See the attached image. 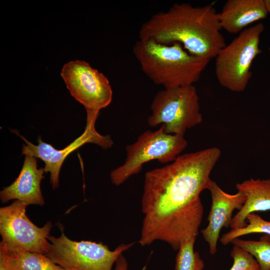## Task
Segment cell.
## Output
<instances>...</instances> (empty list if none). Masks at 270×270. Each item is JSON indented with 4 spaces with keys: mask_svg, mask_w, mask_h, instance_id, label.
Returning a JSON list of instances; mask_svg holds the SVG:
<instances>
[{
    "mask_svg": "<svg viewBox=\"0 0 270 270\" xmlns=\"http://www.w3.org/2000/svg\"><path fill=\"white\" fill-rule=\"evenodd\" d=\"M220 154L218 148H209L179 155L170 164L146 173L142 246L161 240L178 250L183 242L196 238L204 214L200 195L208 188Z\"/></svg>",
    "mask_w": 270,
    "mask_h": 270,
    "instance_id": "cell-1",
    "label": "cell"
},
{
    "mask_svg": "<svg viewBox=\"0 0 270 270\" xmlns=\"http://www.w3.org/2000/svg\"><path fill=\"white\" fill-rule=\"evenodd\" d=\"M218 13L212 4L194 6L175 4L154 14L142 24L139 39H152L166 45L180 44L190 54L211 60L226 46Z\"/></svg>",
    "mask_w": 270,
    "mask_h": 270,
    "instance_id": "cell-2",
    "label": "cell"
},
{
    "mask_svg": "<svg viewBox=\"0 0 270 270\" xmlns=\"http://www.w3.org/2000/svg\"><path fill=\"white\" fill-rule=\"evenodd\" d=\"M268 14L264 0H228L218 13L222 28L236 34Z\"/></svg>",
    "mask_w": 270,
    "mask_h": 270,
    "instance_id": "cell-13",
    "label": "cell"
},
{
    "mask_svg": "<svg viewBox=\"0 0 270 270\" xmlns=\"http://www.w3.org/2000/svg\"><path fill=\"white\" fill-rule=\"evenodd\" d=\"M242 248L252 256L258 262L260 270H270V242L244 240L236 238L230 242Z\"/></svg>",
    "mask_w": 270,
    "mask_h": 270,
    "instance_id": "cell-18",
    "label": "cell"
},
{
    "mask_svg": "<svg viewBox=\"0 0 270 270\" xmlns=\"http://www.w3.org/2000/svg\"><path fill=\"white\" fill-rule=\"evenodd\" d=\"M264 30L262 23L249 26L218 52L215 74L222 86L234 92L246 88L252 76V62L262 52L259 44Z\"/></svg>",
    "mask_w": 270,
    "mask_h": 270,
    "instance_id": "cell-4",
    "label": "cell"
},
{
    "mask_svg": "<svg viewBox=\"0 0 270 270\" xmlns=\"http://www.w3.org/2000/svg\"><path fill=\"white\" fill-rule=\"evenodd\" d=\"M128 264L124 256L121 254L116 262L114 270H128Z\"/></svg>",
    "mask_w": 270,
    "mask_h": 270,
    "instance_id": "cell-21",
    "label": "cell"
},
{
    "mask_svg": "<svg viewBox=\"0 0 270 270\" xmlns=\"http://www.w3.org/2000/svg\"><path fill=\"white\" fill-rule=\"evenodd\" d=\"M24 160L20 173L10 186L4 188L0 192L2 203L14 200L26 203L28 206H42L44 199L40 189L44 178V168H38L36 158L24 155Z\"/></svg>",
    "mask_w": 270,
    "mask_h": 270,
    "instance_id": "cell-12",
    "label": "cell"
},
{
    "mask_svg": "<svg viewBox=\"0 0 270 270\" xmlns=\"http://www.w3.org/2000/svg\"><path fill=\"white\" fill-rule=\"evenodd\" d=\"M60 230L59 236L48 237V250L46 255L66 270H112L119 256L134 244H121L112 250L102 243L72 240L62 228Z\"/></svg>",
    "mask_w": 270,
    "mask_h": 270,
    "instance_id": "cell-7",
    "label": "cell"
},
{
    "mask_svg": "<svg viewBox=\"0 0 270 270\" xmlns=\"http://www.w3.org/2000/svg\"><path fill=\"white\" fill-rule=\"evenodd\" d=\"M0 270H18L15 260L6 243L0 242Z\"/></svg>",
    "mask_w": 270,
    "mask_h": 270,
    "instance_id": "cell-20",
    "label": "cell"
},
{
    "mask_svg": "<svg viewBox=\"0 0 270 270\" xmlns=\"http://www.w3.org/2000/svg\"><path fill=\"white\" fill-rule=\"evenodd\" d=\"M246 220L248 224L246 226L231 229L222 234L220 238L221 244L224 246L228 245L235 238L250 234L263 233L270 236V220H266L255 213L248 214Z\"/></svg>",
    "mask_w": 270,
    "mask_h": 270,
    "instance_id": "cell-16",
    "label": "cell"
},
{
    "mask_svg": "<svg viewBox=\"0 0 270 270\" xmlns=\"http://www.w3.org/2000/svg\"><path fill=\"white\" fill-rule=\"evenodd\" d=\"M28 205L15 200L0 208V234L2 241L12 252H31L46 254L48 250V237L52 228L50 222L38 227L26 214Z\"/></svg>",
    "mask_w": 270,
    "mask_h": 270,
    "instance_id": "cell-8",
    "label": "cell"
},
{
    "mask_svg": "<svg viewBox=\"0 0 270 270\" xmlns=\"http://www.w3.org/2000/svg\"><path fill=\"white\" fill-rule=\"evenodd\" d=\"M184 136L168 134L162 125L155 131L147 130L136 141L126 146L124 163L110 173L112 184L120 186L134 174L139 173L145 163L157 160L165 164L173 162L186 148Z\"/></svg>",
    "mask_w": 270,
    "mask_h": 270,
    "instance_id": "cell-6",
    "label": "cell"
},
{
    "mask_svg": "<svg viewBox=\"0 0 270 270\" xmlns=\"http://www.w3.org/2000/svg\"><path fill=\"white\" fill-rule=\"evenodd\" d=\"M132 52L144 74L164 88L193 85L210 60L191 54L180 43L166 45L152 39H139Z\"/></svg>",
    "mask_w": 270,
    "mask_h": 270,
    "instance_id": "cell-3",
    "label": "cell"
},
{
    "mask_svg": "<svg viewBox=\"0 0 270 270\" xmlns=\"http://www.w3.org/2000/svg\"><path fill=\"white\" fill-rule=\"evenodd\" d=\"M196 238L182 242L176 257L174 270H203L204 263L200 254L194 250Z\"/></svg>",
    "mask_w": 270,
    "mask_h": 270,
    "instance_id": "cell-17",
    "label": "cell"
},
{
    "mask_svg": "<svg viewBox=\"0 0 270 270\" xmlns=\"http://www.w3.org/2000/svg\"><path fill=\"white\" fill-rule=\"evenodd\" d=\"M207 190L210 193L212 204L208 218V224L201 233L209 246L210 254H214L222 228L230 226L234 211L242 208L246 198L238 191L233 194L226 192L212 180Z\"/></svg>",
    "mask_w": 270,
    "mask_h": 270,
    "instance_id": "cell-11",
    "label": "cell"
},
{
    "mask_svg": "<svg viewBox=\"0 0 270 270\" xmlns=\"http://www.w3.org/2000/svg\"><path fill=\"white\" fill-rule=\"evenodd\" d=\"M236 188L246 196V200L242 208L232 217L230 224L232 229L246 226V218L250 214L270 210V179L252 178L236 184Z\"/></svg>",
    "mask_w": 270,
    "mask_h": 270,
    "instance_id": "cell-14",
    "label": "cell"
},
{
    "mask_svg": "<svg viewBox=\"0 0 270 270\" xmlns=\"http://www.w3.org/2000/svg\"><path fill=\"white\" fill-rule=\"evenodd\" d=\"M10 252L18 270H66L44 254L24 252Z\"/></svg>",
    "mask_w": 270,
    "mask_h": 270,
    "instance_id": "cell-15",
    "label": "cell"
},
{
    "mask_svg": "<svg viewBox=\"0 0 270 270\" xmlns=\"http://www.w3.org/2000/svg\"><path fill=\"white\" fill-rule=\"evenodd\" d=\"M150 108L148 125L156 127L162 124L168 134L184 136L186 130L202 120L199 97L194 85L159 90L152 100Z\"/></svg>",
    "mask_w": 270,
    "mask_h": 270,
    "instance_id": "cell-5",
    "label": "cell"
},
{
    "mask_svg": "<svg viewBox=\"0 0 270 270\" xmlns=\"http://www.w3.org/2000/svg\"><path fill=\"white\" fill-rule=\"evenodd\" d=\"M230 256L234 262L230 270H260L254 257L237 246L234 245Z\"/></svg>",
    "mask_w": 270,
    "mask_h": 270,
    "instance_id": "cell-19",
    "label": "cell"
},
{
    "mask_svg": "<svg viewBox=\"0 0 270 270\" xmlns=\"http://www.w3.org/2000/svg\"><path fill=\"white\" fill-rule=\"evenodd\" d=\"M264 2L268 13H270V0H264Z\"/></svg>",
    "mask_w": 270,
    "mask_h": 270,
    "instance_id": "cell-22",
    "label": "cell"
},
{
    "mask_svg": "<svg viewBox=\"0 0 270 270\" xmlns=\"http://www.w3.org/2000/svg\"><path fill=\"white\" fill-rule=\"evenodd\" d=\"M60 75L70 94L86 108V114L98 116L111 102L112 91L108 78L84 60L65 64Z\"/></svg>",
    "mask_w": 270,
    "mask_h": 270,
    "instance_id": "cell-9",
    "label": "cell"
},
{
    "mask_svg": "<svg viewBox=\"0 0 270 270\" xmlns=\"http://www.w3.org/2000/svg\"><path fill=\"white\" fill-rule=\"evenodd\" d=\"M269 50H270V48H269Z\"/></svg>",
    "mask_w": 270,
    "mask_h": 270,
    "instance_id": "cell-23",
    "label": "cell"
},
{
    "mask_svg": "<svg viewBox=\"0 0 270 270\" xmlns=\"http://www.w3.org/2000/svg\"><path fill=\"white\" fill-rule=\"evenodd\" d=\"M97 118L96 116L86 114V126L83 133L62 150H56L50 144L44 142L40 136L37 140L38 144H34L18 134L25 142L22 146V154L32 156L44 162V172H50V183L53 189L58 187L60 168L64 160L72 152L87 143L97 144L104 149L112 146L114 142L110 136H103L96 130Z\"/></svg>",
    "mask_w": 270,
    "mask_h": 270,
    "instance_id": "cell-10",
    "label": "cell"
}]
</instances>
